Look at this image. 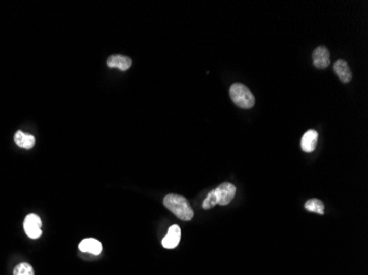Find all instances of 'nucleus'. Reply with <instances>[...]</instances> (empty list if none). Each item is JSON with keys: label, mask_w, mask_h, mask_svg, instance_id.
Masks as SVG:
<instances>
[{"label": "nucleus", "mask_w": 368, "mask_h": 275, "mask_svg": "<svg viewBox=\"0 0 368 275\" xmlns=\"http://www.w3.org/2000/svg\"><path fill=\"white\" fill-rule=\"evenodd\" d=\"M14 275H35V271L29 263L22 262L14 268Z\"/></svg>", "instance_id": "nucleus-13"}, {"label": "nucleus", "mask_w": 368, "mask_h": 275, "mask_svg": "<svg viewBox=\"0 0 368 275\" xmlns=\"http://www.w3.org/2000/svg\"><path fill=\"white\" fill-rule=\"evenodd\" d=\"M214 191L217 198V205L226 206V205H228L235 197L236 187L230 183H223L219 185L217 188H215Z\"/></svg>", "instance_id": "nucleus-4"}, {"label": "nucleus", "mask_w": 368, "mask_h": 275, "mask_svg": "<svg viewBox=\"0 0 368 275\" xmlns=\"http://www.w3.org/2000/svg\"><path fill=\"white\" fill-rule=\"evenodd\" d=\"M305 207L309 212L312 213H316L319 215H324V204L323 202H321L320 200H316V198H312V200H309Z\"/></svg>", "instance_id": "nucleus-12"}, {"label": "nucleus", "mask_w": 368, "mask_h": 275, "mask_svg": "<svg viewBox=\"0 0 368 275\" xmlns=\"http://www.w3.org/2000/svg\"><path fill=\"white\" fill-rule=\"evenodd\" d=\"M132 61L130 57L125 56V55H119L115 54L111 55L107 60V66L111 68H119L120 71H127L131 67Z\"/></svg>", "instance_id": "nucleus-6"}, {"label": "nucleus", "mask_w": 368, "mask_h": 275, "mask_svg": "<svg viewBox=\"0 0 368 275\" xmlns=\"http://www.w3.org/2000/svg\"><path fill=\"white\" fill-rule=\"evenodd\" d=\"M334 72L337 73L338 77L341 80L342 83H350L352 80V72L348 64L344 60H338L334 64Z\"/></svg>", "instance_id": "nucleus-9"}, {"label": "nucleus", "mask_w": 368, "mask_h": 275, "mask_svg": "<svg viewBox=\"0 0 368 275\" xmlns=\"http://www.w3.org/2000/svg\"><path fill=\"white\" fill-rule=\"evenodd\" d=\"M42 221L41 218L36 214H30L25 217L23 222V228L27 235L31 239H38L40 238L42 234Z\"/></svg>", "instance_id": "nucleus-3"}, {"label": "nucleus", "mask_w": 368, "mask_h": 275, "mask_svg": "<svg viewBox=\"0 0 368 275\" xmlns=\"http://www.w3.org/2000/svg\"><path fill=\"white\" fill-rule=\"evenodd\" d=\"M163 205L166 209H169L173 215H176L181 220L189 221L194 216V212H193L189 202L183 196L177 194L166 195L163 200Z\"/></svg>", "instance_id": "nucleus-1"}, {"label": "nucleus", "mask_w": 368, "mask_h": 275, "mask_svg": "<svg viewBox=\"0 0 368 275\" xmlns=\"http://www.w3.org/2000/svg\"><path fill=\"white\" fill-rule=\"evenodd\" d=\"M215 205H217V198H216V195H215V191L212 190L209 193L208 197H206L205 200L203 201L202 208L203 209H211V208L214 207Z\"/></svg>", "instance_id": "nucleus-14"}, {"label": "nucleus", "mask_w": 368, "mask_h": 275, "mask_svg": "<svg viewBox=\"0 0 368 275\" xmlns=\"http://www.w3.org/2000/svg\"><path fill=\"white\" fill-rule=\"evenodd\" d=\"M79 249L82 252H88L94 255H98L103 250V247L98 240H96L94 238H87L81 241V244L79 245Z\"/></svg>", "instance_id": "nucleus-10"}, {"label": "nucleus", "mask_w": 368, "mask_h": 275, "mask_svg": "<svg viewBox=\"0 0 368 275\" xmlns=\"http://www.w3.org/2000/svg\"><path fill=\"white\" fill-rule=\"evenodd\" d=\"M181 239V229L179 226L173 225L168 230L166 235L162 240V246L165 249H174L180 242Z\"/></svg>", "instance_id": "nucleus-8"}, {"label": "nucleus", "mask_w": 368, "mask_h": 275, "mask_svg": "<svg viewBox=\"0 0 368 275\" xmlns=\"http://www.w3.org/2000/svg\"><path fill=\"white\" fill-rule=\"evenodd\" d=\"M319 134L315 130H308L301 139V149L306 153H311L315 150L318 144Z\"/></svg>", "instance_id": "nucleus-7"}, {"label": "nucleus", "mask_w": 368, "mask_h": 275, "mask_svg": "<svg viewBox=\"0 0 368 275\" xmlns=\"http://www.w3.org/2000/svg\"><path fill=\"white\" fill-rule=\"evenodd\" d=\"M15 142L19 148L29 150L34 148V145L36 143V139L34 136H31L29 133L17 131L15 134Z\"/></svg>", "instance_id": "nucleus-11"}, {"label": "nucleus", "mask_w": 368, "mask_h": 275, "mask_svg": "<svg viewBox=\"0 0 368 275\" xmlns=\"http://www.w3.org/2000/svg\"><path fill=\"white\" fill-rule=\"evenodd\" d=\"M313 65L319 69L327 68L331 64V57H330V51L327 50L326 47H318L312 54Z\"/></svg>", "instance_id": "nucleus-5"}, {"label": "nucleus", "mask_w": 368, "mask_h": 275, "mask_svg": "<svg viewBox=\"0 0 368 275\" xmlns=\"http://www.w3.org/2000/svg\"><path fill=\"white\" fill-rule=\"evenodd\" d=\"M229 95L234 104L243 109H250L255 105V97L247 86L235 83L229 88Z\"/></svg>", "instance_id": "nucleus-2"}]
</instances>
